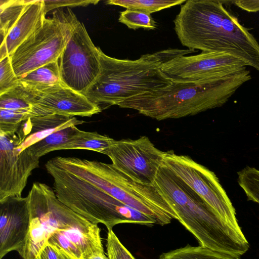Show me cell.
<instances>
[{
  "label": "cell",
  "instance_id": "obj_1",
  "mask_svg": "<svg viewBox=\"0 0 259 259\" xmlns=\"http://www.w3.org/2000/svg\"><path fill=\"white\" fill-rule=\"evenodd\" d=\"M226 1L188 0L174 20L183 46L203 52H224L259 72V43L225 6Z\"/></svg>",
  "mask_w": 259,
  "mask_h": 259
},
{
  "label": "cell",
  "instance_id": "obj_2",
  "mask_svg": "<svg viewBox=\"0 0 259 259\" xmlns=\"http://www.w3.org/2000/svg\"><path fill=\"white\" fill-rule=\"evenodd\" d=\"M201 246L239 257L248 249L242 231L226 222L189 185L163 164L153 184Z\"/></svg>",
  "mask_w": 259,
  "mask_h": 259
},
{
  "label": "cell",
  "instance_id": "obj_3",
  "mask_svg": "<svg viewBox=\"0 0 259 259\" xmlns=\"http://www.w3.org/2000/svg\"><path fill=\"white\" fill-rule=\"evenodd\" d=\"M100 70L84 95L102 110L125 100L159 91L172 83L162 72V63L193 50L167 49L142 55L137 60L119 59L99 49Z\"/></svg>",
  "mask_w": 259,
  "mask_h": 259
},
{
  "label": "cell",
  "instance_id": "obj_4",
  "mask_svg": "<svg viewBox=\"0 0 259 259\" xmlns=\"http://www.w3.org/2000/svg\"><path fill=\"white\" fill-rule=\"evenodd\" d=\"M251 79L250 71L246 69L213 81L172 82L165 89L129 98L118 106L157 120L193 116L223 106Z\"/></svg>",
  "mask_w": 259,
  "mask_h": 259
},
{
  "label": "cell",
  "instance_id": "obj_5",
  "mask_svg": "<svg viewBox=\"0 0 259 259\" xmlns=\"http://www.w3.org/2000/svg\"><path fill=\"white\" fill-rule=\"evenodd\" d=\"M58 167L98 187L113 197L156 221L169 224L178 217L153 185L134 181L112 164L75 157L51 159Z\"/></svg>",
  "mask_w": 259,
  "mask_h": 259
},
{
  "label": "cell",
  "instance_id": "obj_6",
  "mask_svg": "<svg viewBox=\"0 0 259 259\" xmlns=\"http://www.w3.org/2000/svg\"><path fill=\"white\" fill-rule=\"evenodd\" d=\"M45 167L54 180L58 199L91 222L104 224L108 230L119 224L151 227V218L125 205L98 187L54 164L50 160Z\"/></svg>",
  "mask_w": 259,
  "mask_h": 259
},
{
  "label": "cell",
  "instance_id": "obj_7",
  "mask_svg": "<svg viewBox=\"0 0 259 259\" xmlns=\"http://www.w3.org/2000/svg\"><path fill=\"white\" fill-rule=\"evenodd\" d=\"M77 19L72 10L58 9L51 18L21 44L9 57L15 73L20 77L48 63L58 61Z\"/></svg>",
  "mask_w": 259,
  "mask_h": 259
},
{
  "label": "cell",
  "instance_id": "obj_8",
  "mask_svg": "<svg viewBox=\"0 0 259 259\" xmlns=\"http://www.w3.org/2000/svg\"><path fill=\"white\" fill-rule=\"evenodd\" d=\"M99 49L93 44L83 23L76 19L59 58L63 84L84 95L100 70Z\"/></svg>",
  "mask_w": 259,
  "mask_h": 259
},
{
  "label": "cell",
  "instance_id": "obj_9",
  "mask_svg": "<svg viewBox=\"0 0 259 259\" xmlns=\"http://www.w3.org/2000/svg\"><path fill=\"white\" fill-rule=\"evenodd\" d=\"M163 164L206 201L224 220L241 231L235 209L213 172L189 156L178 155L173 150L165 152Z\"/></svg>",
  "mask_w": 259,
  "mask_h": 259
},
{
  "label": "cell",
  "instance_id": "obj_10",
  "mask_svg": "<svg viewBox=\"0 0 259 259\" xmlns=\"http://www.w3.org/2000/svg\"><path fill=\"white\" fill-rule=\"evenodd\" d=\"M242 60L224 52H203L180 56L161 64L160 69L174 83H201L218 80L246 69Z\"/></svg>",
  "mask_w": 259,
  "mask_h": 259
},
{
  "label": "cell",
  "instance_id": "obj_11",
  "mask_svg": "<svg viewBox=\"0 0 259 259\" xmlns=\"http://www.w3.org/2000/svg\"><path fill=\"white\" fill-rule=\"evenodd\" d=\"M164 153L145 136L134 140H115L102 152L110 158L116 169L134 181L149 185L154 184Z\"/></svg>",
  "mask_w": 259,
  "mask_h": 259
},
{
  "label": "cell",
  "instance_id": "obj_12",
  "mask_svg": "<svg viewBox=\"0 0 259 259\" xmlns=\"http://www.w3.org/2000/svg\"><path fill=\"white\" fill-rule=\"evenodd\" d=\"M27 197L30 224L20 255L23 259H37L51 235L59 228L55 206L57 196L49 185L35 182Z\"/></svg>",
  "mask_w": 259,
  "mask_h": 259
},
{
  "label": "cell",
  "instance_id": "obj_13",
  "mask_svg": "<svg viewBox=\"0 0 259 259\" xmlns=\"http://www.w3.org/2000/svg\"><path fill=\"white\" fill-rule=\"evenodd\" d=\"M22 142L18 130L0 132V202L22 196L32 171L39 167V158L27 148L20 154L16 147Z\"/></svg>",
  "mask_w": 259,
  "mask_h": 259
},
{
  "label": "cell",
  "instance_id": "obj_14",
  "mask_svg": "<svg viewBox=\"0 0 259 259\" xmlns=\"http://www.w3.org/2000/svg\"><path fill=\"white\" fill-rule=\"evenodd\" d=\"M31 90L33 104L42 115L55 114L69 117H90L102 111L84 95L64 84L38 91Z\"/></svg>",
  "mask_w": 259,
  "mask_h": 259
},
{
  "label": "cell",
  "instance_id": "obj_15",
  "mask_svg": "<svg viewBox=\"0 0 259 259\" xmlns=\"http://www.w3.org/2000/svg\"><path fill=\"white\" fill-rule=\"evenodd\" d=\"M0 259L12 251L21 252L30 224L27 196L0 202Z\"/></svg>",
  "mask_w": 259,
  "mask_h": 259
},
{
  "label": "cell",
  "instance_id": "obj_16",
  "mask_svg": "<svg viewBox=\"0 0 259 259\" xmlns=\"http://www.w3.org/2000/svg\"><path fill=\"white\" fill-rule=\"evenodd\" d=\"M59 229L62 233L80 251L83 259L104 252L97 224L87 220L64 204L59 215Z\"/></svg>",
  "mask_w": 259,
  "mask_h": 259
},
{
  "label": "cell",
  "instance_id": "obj_17",
  "mask_svg": "<svg viewBox=\"0 0 259 259\" xmlns=\"http://www.w3.org/2000/svg\"><path fill=\"white\" fill-rule=\"evenodd\" d=\"M46 13L44 0H32L0 46V60L10 56L26 39L43 25Z\"/></svg>",
  "mask_w": 259,
  "mask_h": 259
},
{
  "label": "cell",
  "instance_id": "obj_18",
  "mask_svg": "<svg viewBox=\"0 0 259 259\" xmlns=\"http://www.w3.org/2000/svg\"><path fill=\"white\" fill-rule=\"evenodd\" d=\"M83 122L75 117L55 114L30 117L22 122L18 128L23 141L16 148L20 154L55 132Z\"/></svg>",
  "mask_w": 259,
  "mask_h": 259
},
{
  "label": "cell",
  "instance_id": "obj_19",
  "mask_svg": "<svg viewBox=\"0 0 259 259\" xmlns=\"http://www.w3.org/2000/svg\"><path fill=\"white\" fill-rule=\"evenodd\" d=\"M19 78L21 84L36 91L63 84L58 61L39 67Z\"/></svg>",
  "mask_w": 259,
  "mask_h": 259
},
{
  "label": "cell",
  "instance_id": "obj_20",
  "mask_svg": "<svg viewBox=\"0 0 259 259\" xmlns=\"http://www.w3.org/2000/svg\"><path fill=\"white\" fill-rule=\"evenodd\" d=\"M32 91L21 83L0 95V109L29 113L33 117L42 115L34 107Z\"/></svg>",
  "mask_w": 259,
  "mask_h": 259
},
{
  "label": "cell",
  "instance_id": "obj_21",
  "mask_svg": "<svg viewBox=\"0 0 259 259\" xmlns=\"http://www.w3.org/2000/svg\"><path fill=\"white\" fill-rule=\"evenodd\" d=\"M115 140L97 132H80L66 144L61 146L59 150L84 149L101 153L111 146Z\"/></svg>",
  "mask_w": 259,
  "mask_h": 259
},
{
  "label": "cell",
  "instance_id": "obj_22",
  "mask_svg": "<svg viewBox=\"0 0 259 259\" xmlns=\"http://www.w3.org/2000/svg\"><path fill=\"white\" fill-rule=\"evenodd\" d=\"M81 131L76 126L66 128L53 133L27 149L31 154L40 158L50 152L59 150L61 146L66 144Z\"/></svg>",
  "mask_w": 259,
  "mask_h": 259
},
{
  "label": "cell",
  "instance_id": "obj_23",
  "mask_svg": "<svg viewBox=\"0 0 259 259\" xmlns=\"http://www.w3.org/2000/svg\"><path fill=\"white\" fill-rule=\"evenodd\" d=\"M30 1H0V32L2 43Z\"/></svg>",
  "mask_w": 259,
  "mask_h": 259
},
{
  "label": "cell",
  "instance_id": "obj_24",
  "mask_svg": "<svg viewBox=\"0 0 259 259\" xmlns=\"http://www.w3.org/2000/svg\"><path fill=\"white\" fill-rule=\"evenodd\" d=\"M159 259H239L201 246L189 245L162 253Z\"/></svg>",
  "mask_w": 259,
  "mask_h": 259
},
{
  "label": "cell",
  "instance_id": "obj_25",
  "mask_svg": "<svg viewBox=\"0 0 259 259\" xmlns=\"http://www.w3.org/2000/svg\"><path fill=\"white\" fill-rule=\"evenodd\" d=\"M184 0H110L107 5H116L126 9L140 11L150 15L152 13L181 5L186 2Z\"/></svg>",
  "mask_w": 259,
  "mask_h": 259
},
{
  "label": "cell",
  "instance_id": "obj_26",
  "mask_svg": "<svg viewBox=\"0 0 259 259\" xmlns=\"http://www.w3.org/2000/svg\"><path fill=\"white\" fill-rule=\"evenodd\" d=\"M237 174L238 184L244 190L247 200L259 204V170L247 166Z\"/></svg>",
  "mask_w": 259,
  "mask_h": 259
},
{
  "label": "cell",
  "instance_id": "obj_27",
  "mask_svg": "<svg viewBox=\"0 0 259 259\" xmlns=\"http://www.w3.org/2000/svg\"><path fill=\"white\" fill-rule=\"evenodd\" d=\"M118 21L134 30L141 28L153 30L157 27L156 22L150 15L127 9L120 12Z\"/></svg>",
  "mask_w": 259,
  "mask_h": 259
},
{
  "label": "cell",
  "instance_id": "obj_28",
  "mask_svg": "<svg viewBox=\"0 0 259 259\" xmlns=\"http://www.w3.org/2000/svg\"><path fill=\"white\" fill-rule=\"evenodd\" d=\"M32 117L27 113L0 109V132H16L22 122Z\"/></svg>",
  "mask_w": 259,
  "mask_h": 259
},
{
  "label": "cell",
  "instance_id": "obj_29",
  "mask_svg": "<svg viewBox=\"0 0 259 259\" xmlns=\"http://www.w3.org/2000/svg\"><path fill=\"white\" fill-rule=\"evenodd\" d=\"M20 84L12 66L9 56L0 60V95Z\"/></svg>",
  "mask_w": 259,
  "mask_h": 259
},
{
  "label": "cell",
  "instance_id": "obj_30",
  "mask_svg": "<svg viewBox=\"0 0 259 259\" xmlns=\"http://www.w3.org/2000/svg\"><path fill=\"white\" fill-rule=\"evenodd\" d=\"M107 256L109 259H136L121 243L112 230H108Z\"/></svg>",
  "mask_w": 259,
  "mask_h": 259
},
{
  "label": "cell",
  "instance_id": "obj_31",
  "mask_svg": "<svg viewBox=\"0 0 259 259\" xmlns=\"http://www.w3.org/2000/svg\"><path fill=\"white\" fill-rule=\"evenodd\" d=\"M48 243L62 248L76 259H83L80 251L59 230L51 235Z\"/></svg>",
  "mask_w": 259,
  "mask_h": 259
},
{
  "label": "cell",
  "instance_id": "obj_32",
  "mask_svg": "<svg viewBox=\"0 0 259 259\" xmlns=\"http://www.w3.org/2000/svg\"><path fill=\"white\" fill-rule=\"evenodd\" d=\"M45 4V9L46 14L51 10L54 9H59V8L67 7H76V6H87L90 4H97L99 1H82V0H44Z\"/></svg>",
  "mask_w": 259,
  "mask_h": 259
},
{
  "label": "cell",
  "instance_id": "obj_33",
  "mask_svg": "<svg viewBox=\"0 0 259 259\" xmlns=\"http://www.w3.org/2000/svg\"><path fill=\"white\" fill-rule=\"evenodd\" d=\"M230 3L248 12L259 11V0H237L230 1Z\"/></svg>",
  "mask_w": 259,
  "mask_h": 259
},
{
  "label": "cell",
  "instance_id": "obj_34",
  "mask_svg": "<svg viewBox=\"0 0 259 259\" xmlns=\"http://www.w3.org/2000/svg\"><path fill=\"white\" fill-rule=\"evenodd\" d=\"M37 259H59L55 246L48 243L38 254Z\"/></svg>",
  "mask_w": 259,
  "mask_h": 259
},
{
  "label": "cell",
  "instance_id": "obj_35",
  "mask_svg": "<svg viewBox=\"0 0 259 259\" xmlns=\"http://www.w3.org/2000/svg\"><path fill=\"white\" fill-rule=\"evenodd\" d=\"M59 259H76L62 248L55 246Z\"/></svg>",
  "mask_w": 259,
  "mask_h": 259
},
{
  "label": "cell",
  "instance_id": "obj_36",
  "mask_svg": "<svg viewBox=\"0 0 259 259\" xmlns=\"http://www.w3.org/2000/svg\"><path fill=\"white\" fill-rule=\"evenodd\" d=\"M88 259H109L108 256H107L105 253H101L96 254L89 257Z\"/></svg>",
  "mask_w": 259,
  "mask_h": 259
}]
</instances>
